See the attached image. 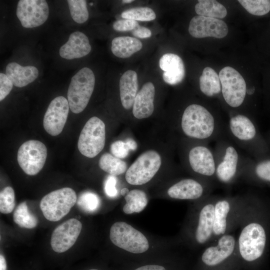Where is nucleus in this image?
Masks as SVG:
<instances>
[{
	"label": "nucleus",
	"mask_w": 270,
	"mask_h": 270,
	"mask_svg": "<svg viewBox=\"0 0 270 270\" xmlns=\"http://www.w3.org/2000/svg\"><path fill=\"white\" fill-rule=\"evenodd\" d=\"M246 200L247 194H210L196 202L183 229L184 240L192 248H204L232 232L238 226Z\"/></svg>",
	"instance_id": "1"
},
{
	"label": "nucleus",
	"mask_w": 270,
	"mask_h": 270,
	"mask_svg": "<svg viewBox=\"0 0 270 270\" xmlns=\"http://www.w3.org/2000/svg\"><path fill=\"white\" fill-rule=\"evenodd\" d=\"M238 228V253L240 268H248L260 259L266 244L264 226L258 221L254 200L247 194V201Z\"/></svg>",
	"instance_id": "2"
},
{
	"label": "nucleus",
	"mask_w": 270,
	"mask_h": 270,
	"mask_svg": "<svg viewBox=\"0 0 270 270\" xmlns=\"http://www.w3.org/2000/svg\"><path fill=\"white\" fill-rule=\"evenodd\" d=\"M179 125L187 138L208 144L226 134V122L207 107L198 104L185 108Z\"/></svg>",
	"instance_id": "3"
},
{
	"label": "nucleus",
	"mask_w": 270,
	"mask_h": 270,
	"mask_svg": "<svg viewBox=\"0 0 270 270\" xmlns=\"http://www.w3.org/2000/svg\"><path fill=\"white\" fill-rule=\"evenodd\" d=\"M200 270H230L239 268L237 237L230 232L204 247L200 257Z\"/></svg>",
	"instance_id": "4"
},
{
	"label": "nucleus",
	"mask_w": 270,
	"mask_h": 270,
	"mask_svg": "<svg viewBox=\"0 0 270 270\" xmlns=\"http://www.w3.org/2000/svg\"><path fill=\"white\" fill-rule=\"evenodd\" d=\"M216 180L230 186L240 178L244 156L227 134L216 141Z\"/></svg>",
	"instance_id": "5"
},
{
	"label": "nucleus",
	"mask_w": 270,
	"mask_h": 270,
	"mask_svg": "<svg viewBox=\"0 0 270 270\" xmlns=\"http://www.w3.org/2000/svg\"><path fill=\"white\" fill-rule=\"evenodd\" d=\"M230 114L226 123L228 136L238 147L254 154L258 134L254 122L246 114L234 112Z\"/></svg>",
	"instance_id": "6"
},
{
	"label": "nucleus",
	"mask_w": 270,
	"mask_h": 270,
	"mask_svg": "<svg viewBox=\"0 0 270 270\" xmlns=\"http://www.w3.org/2000/svg\"><path fill=\"white\" fill-rule=\"evenodd\" d=\"M188 166L196 178L214 184L216 182V158L208 143L196 140L188 151Z\"/></svg>",
	"instance_id": "7"
},
{
	"label": "nucleus",
	"mask_w": 270,
	"mask_h": 270,
	"mask_svg": "<svg viewBox=\"0 0 270 270\" xmlns=\"http://www.w3.org/2000/svg\"><path fill=\"white\" fill-rule=\"evenodd\" d=\"M94 84V74L88 68H83L72 77L67 97L72 112L79 114L84 110L93 92Z\"/></svg>",
	"instance_id": "8"
},
{
	"label": "nucleus",
	"mask_w": 270,
	"mask_h": 270,
	"mask_svg": "<svg viewBox=\"0 0 270 270\" xmlns=\"http://www.w3.org/2000/svg\"><path fill=\"white\" fill-rule=\"evenodd\" d=\"M110 238L114 246L132 254H142L150 248V242L146 236L124 221H118L112 224L110 230Z\"/></svg>",
	"instance_id": "9"
},
{
	"label": "nucleus",
	"mask_w": 270,
	"mask_h": 270,
	"mask_svg": "<svg viewBox=\"0 0 270 270\" xmlns=\"http://www.w3.org/2000/svg\"><path fill=\"white\" fill-rule=\"evenodd\" d=\"M77 201L75 191L70 188L54 190L41 200L40 206L44 218L51 222H57L66 216Z\"/></svg>",
	"instance_id": "10"
},
{
	"label": "nucleus",
	"mask_w": 270,
	"mask_h": 270,
	"mask_svg": "<svg viewBox=\"0 0 270 270\" xmlns=\"http://www.w3.org/2000/svg\"><path fill=\"white\" fill-rule=\"evenodd\" d=\"M222 94L224 102L232 108L241 106L245 100L248 90L242 76L233 68L227 66L219 73Z\"/></svg>",
	"instance_id": "11"
},
{
	"label": "nucleus",
	"mask_w": 270,
	"mask_h": 270,
	"mask_svg": "<svg viewBox=\"0 0 270 270\" xmlns=\"http://www.w3.org/2000/svg\"><path fill=\"white\" fill-rule=\"evenodd\" d=\"M106 142V126L98 118H90L80 134L78 148L83 156L93 158L103 150Z\"/></svg>",
	"instance_id": "12"
},
{
	"label": "nucleus",
	"mask_w": 270,
	"mask_h": 270,
	"mask_svg": "<svg viewBox=\"0 0 270 270\" xmlns=\"http://www.w3.org/2000/svg\"><path fill=\"white\" fill-rule=\"evenodd\" d=\"M161 164V157L157 152L146 151L128 168L125 174L126 180L131 185L146 184L154 177Z\"/></svg>",
	"instance_id": "13"
},
{
	"label": "nucleus",
	"mask_w": 270,
	"mask_h": 270,
	"mask_svg": "<svg viewBox=\"0 0 270 270\" xmlns=\"http://www.w3.org/2000/svg\"><path fill=\"white\" fill-rule=\"evenodd\" d=\"M47 156L46 146L42 142L31 140L24 142L18 152L17 160L28 175L34 176L43 168Z\"/></svg>",
	"instance_id": "14"
},
{
	"label": "nucleus",
	"mask_w": 270,
	"mask_h": 270,
	"mask_svg": "<svg viewBox=\"0 0 270 270\" xmlns=\"http://www.w3.org/2000/svg\"><path fill=\"white\" fill-rule=\"evenodd\" d=\"M214 184L198 178H185L172 184L166 193L171 198L200 200L211 194Z\"/></svg>",
	"instance_id": "15"
},
{
	"label": "nucleus",
	"mask_w": 270,
	"mask_h": 270,
	"mask_svg": "<svg viewBox=\"0 0 270 270\" xmlns=\"http://www.w3.org/2000/svg\"><path fill=\"white\" fill-rule=\"evenodd\" d=\"M49 14L48 4L44 0H20L16 8V16L22 26L32 28L42 25Z\"/></svg>",
	"instance_id": "16"
},
{
	"label": "nucleus",
	"mask_w": 270,
	"mask_h": 270,
	"mask_svg": "<svg viewBox=\"0 0 270 270\" xmlns=\"http://www.w3.org/2000/svg\"><path fill=\"white\" fill-rule=\"evenodd\" d=\"M82 229V224L74 218L58 225L54 230L50 238V246L56 253H63L76 243Z\"/></svg>",
	"instance_id": "17"
},
{
	"label": "nucleus",
	"mask_w": 270,
	"mask_h": 270,
	"mask_svg": "<svg viewBox=\"0 0 270 270\" xmlns=\"http://www.w3.org/2000/svg\"><path fill=\"white\" fill-rule=\"evenodd\" d=\"M70 106L68 100L58 96L50 102L43 119L45 130L52 136L60 134L66 122Z\"/></svg>",
	"instance_id": "18"
},
{
	"label": "nucleus",
	"mask_w": 270,
	"mask_h": 270,
	"mask_svg": "<svg viewBox=\"0 0 270 270\" xmlns=\"http://www.w3.org/2000/svg\"><path fill=\"white\" fill-rule=\"evenodd\" d=\"M188 32L195 38H222L228 34V27L222 20L198 15L191 19Z\"/></svg>",
	"instance_id": "19"
},
{
	"label": "nucleus",
	"mask_w": 270,
	"mask_h": 270,
	"mask_svg": "<svg viewBox=\"0 0 270 270\" xmlns=\"http://www.w3.org/2000/svg\"><path fill=\"white\" fill-rule=\"evenodd\" d=\"M160 68L164 71L162 78L165 82L176 85L181 82L185 76V68L182 58L172 53L164 54L159 60Z\"/></svg>",
	"instance_id": "20"
},
{
	"label": "nucleus",
	"mask_w": 270,
	"mask_h": 270,
	"mask_svg": "<svg viewBox=\"0 0 270 270\" xmlns=\"http://www.w3.org/2000/svg\"><path fill=\"white\" fill-rule=\"evenodd\" d=\"M90 50L91 46L87 36L76 31L72 33L67 42L60 48L59 54L62 58L72 60L84 57Z\"/></svg>",
	"instance_id": "21"
},
{
	"label": "nucleus",
	"mask_w": 270,
	"mask_h": 270,
	"mask_svg": "<svg viewBox=\"0 0 270 270\" xmlns=\"http://www.w3.org/2000/svg\"><path fill=\"white\" fill-rule=\"evenodd\" d=\"M155 88L151 82L144 84L138 92L132 106L134 116L138 119L148 118L154 110Z\"/></svg>",
	"instance_id": "22"
},
{
	"label": "nucleus",
	"mask_w": 270,
	"mask_h": 270,
	"mask_svg": "<svg viewBox=\"0 0 270 270\" xmlns=\"http://www.w3.org/2000/svg\"><path fill=\"white\" fill-rule=\"evenodd\" d=\"M240 178L247 182L258 179L270 182V159L254 162L244 156Z\"/></svg>",
	"instance_id": "23"
},
{
	"label": "nucleus",
	"mask_w": 270,
	"mask_h": 270,
	"mask_svg": "<svg viewBox=\"0 0 270 270\" xmlns=\"http://www.w3.org/2000/svg\"><path fill=\"white\" fill-rule=\"evenodd\" d=\"M6 74L14 86L22 88L33 82L38 78V70L32 66H24L16 62H12L6 66Z\"/></svg>",
	"instance_id": "24"
},
{
	"label": "nucleus",
	"mask_w": 270,
	"mask_h": 270,
	"mask_svg": "<svg viewBox=\"0 0 270 270\" xmlns=\"http://www.w3.org/2000/svg\"><path fill=\"white\" fill-rule=\"evenodd\" d=\"M121 103L126 110L130 109L138 94V80L136 72L128 70L121 76L119 82Z\"/></svg>",
	"instance_id": "25"
},
{
	"label": "nucleus",
	"mask_w": 270,
	"mask_h": 270,
	"mask_svg": "<svg viewBox=\"0 0 270 270\" xmlns=\"http://www.w3.org/2000/svg\"><path fill=\"white\" fill-rule=\"evenodd\" d=\"M142 47V42L136 38L123 36L114 38L112 42L111 50L120 58H128Z\"/></svg>",
	"instance_id": "26"
},
{
	"label": "nucleus",
	"mask_w": 270,
	"mask_h": 270,
	"mask_svg": "<svg viewBox=\"0 0 270 270\" xmlns=\"http://www.w3.org/2000/svg\"><path fill=\"white\" fill-rule=\"evenodd\" d=\"M200 92L206 96L212 98L220 94L222 90L219 75L210 67H206L200 77Z\"/></svg>",
	"instance_id": "27"
},
{
	"label": "nucleus",
	"mask_w": 270,
	"mask_h": 270,
	"mask_svg": "<svg viewBox=\"0 0 270 270\" xmlns=\"http://www.w3.org/2000/svg\"><path fill=\"white\" fill-rule=\"evenodd\" d=\"M124 199L126 202L122 207V210L126 214L142 212L148 203L146 192L138 189L129 190L124 196Z\"/></svg>",
	"instance_id": "28"
},
{
	"label": "nucleus",
	"mask_w": 270,
	"mask_h": 270,
	"mask_svg": "<svg viewBox=\"0 0 270 270\" xmlns=\"http://www.w3.org/2000/svg\"><path fill=\"white\" fill-rule=\"evenodd\" d=\"M196 12L198 15L214 18H223L227 14L226 8L214 0H200L196 4Z\"/></svg>",
	"instance_id": "29"
},
{
	"label": "nucleus",
	"mask_w": 270,
	"mask_h": 270,
	"mask_svg": "<svg viewBox=\"0 0 270 270\" xmlns=\"http://www.w3.org/2000/svg\"><path fill=\"white\" fill-rule=\"evenodd\" d=\"M98 166L102 170L114 176L122 174L128 170L125 162L108 152L101 156Z\"/></svg>",
	"instance_id": "30"
},
{
	"label": "nucleus",
	"mask_w": 270,
	"mask_h": 270,
	"mask_svg": "<svg viewBox=\"0 0 270 270\" xmlns=\"http://www.w3.org/2000/svg\"><path fill=\"white\" fill-rule=\"evenodd\" d=\"M13 220L19 226L24 228H34L38 224L37 217L29 210L26 202L20 204L16 208Z\"/></svg>",
	"instance_id": "31"
},
{
	"label": "nucleus",
	"mask_w": 270,
	"mask_h": 270,
	"mask_svg": "<svg viewBox=\"0 0 270 270\" xmlns=\"http://www.w3.org/2000/svg\"><path fill=\"white\" fill-rule=\"evenodd\" d=\"M121 16L124 19L140 21H150L154 20L156 15L150 8L146 6L136 7L124 10Z\"/></svg>",
	"instance_id": "32"
},
{
	"label": "nucleus",
	"mask_w": 270,
	"mask_h": 270,
	"mask_svg": "<svg viewBox=\"0 0 270 270\" xmlns=\"http://www.w3.org/2000/svg\"><path fill=\"white\" fill-rule=\"evenodd\" d=\"M67 2L71 16L75 22L82 24L88 20L89 14L86 0H68Z\"/></svg>",
	"instance_id": "33"
},
{
	"label": "nucleus",
	"mask_w": 270,
	"mask_h": 270,
	"mask_svg": "<svg viewBox=\"0 0 270 270\" xmlns=\"http://www.w3.org/2000/svg\"><path fill=\"white\" fill-rule=\"evenodd\" d=\"M238 2L253 15L264 16L270 11V0H238Z\"/></svg>",
	"instance_id": "34"
},
{
	"label": "nucleus",
	"mask_w": 270,
	"mask_h": 270,
	"mask_svg": "<svg viewBox=\"0 0 270 270\" xmlns=\"http://www.w3.org/2000/svg\"><path fill=\"white\" fill-rule=\"evenodd\" d=\"M77 203L78 206L84 211L92 212L98 208L100 200L96 194L90 192H86L80 196Z\"/></svg>",
	"instance_id": "35"
},
{
	"label": "nucleus",
	"mask_w": 270,
	"mask_h": 270,
	"mask_svg": "<svg viewBox=\"0 0 270 270\" xmlns=\"http://www.w3.org/2000/svg\"><path fill=\"white\" fill-rule=\"evenodd\" d=\"M15 206V194L10 186L4 188L0 192V212L8 214L12 212Z\"/></svg>",
	"instance_id": "36"
},
{
	"label": "nucleus",
	"mask_w": 270,
	"mask_h": 270,
	"mask_svg": "<svg viewBox=\"0 0 270 270\" xmlns=\"http://www.w3.org/2000/svg\"><path fill=\"white\" fill-rule=\"evenodd\" d=\"M130 149L126 140H118L112 142L110 146L112 154L120 159L126 158L128 154Z\"/></svg>",
	"instance_id": "37"
},
{
	"label": "nucleus",
	"mask_w": 270,
	"mask_h": 270,
	"mask_svg": "<svg viewBox=\"0 0 270 270\" xmlns=\"http://www.w3.org/2000/svg\"><path fill=\"white\" fill-rule=\"evenodd\" d=\"M138 24V22L136 20L124 19L114 22L112 26L116 31L128 32L133 30Z\"/></svg>",
	"instance_id": "38"
},
{
	"label": "nucleus",
	"mask_w": 270,
	"mask_h": 270,
	"mask_svg": "<svg viewBox=\"0 0 270 270\" xmlns=\"http://www.w3.org/2000/svg\"><path fill=\"white\" fill-rule=\"evenodd\" d=\"M13 84L6 74L0 73V100H2L10 92Z\"/></svg>",
	"instance_id": "39"
},
{
	"label": "nucleus",
	"mask_w": 270,
	"mask_h": 270,
	"mask_svg": "<svg viewBox=\"0 0 270 270\" xmlns=\"http://www.w3.org/2000/svg\"><path fill=\"white\" fill-rule=\"evenodd\" d=\"M116 179L115 176L110 175L108 176L104 184L105 192L108 196L113 198L116 196Z\"/></svg>",
	"instance_id": "40"
},
{
	"label": "nucleus",
	"mask_w": 270,
	"mask_h": 270,
	"mask_svg": "<svg viewBox=\"0 0 270 270\" xmlns=\"http://www.w3.org/2000/svg\"><path fill=\"white\" fill-rule=\"evenodd\" d=\"M132 33L135 37L140 38H148L152 36V32L150 29L139 24L132 31Z\"/></svg>",
	"instance_id": "41"
},
{
	"label": "nucleus",
	"mask_w": 270,
	"mask_h": 270,
	"mask_svg": "<svg viewBox=\"0 0 270 270\" xmlns=\"http://www.w3.org/2000/svg\"><path fill=\"white\" fill-rule=\"evenodd\" d=\"M134 270H166V269L164 266L158 264H146Z\"/></svg>",
	"instance_id": "42"
},
{
	"label": "nucleus",
	"mask_w": 270,
	"mask_h": 270,
	"mask_svg": "<svg viewBox=\"0 0 270 270\" xmlns=\"http://www.w3.org/2000/svg\"><path fill=\"white\" fill-rule=\"evenodd\" d=\"M0 270H8L6 258L2 254H0Z\"/></svg>",
	"instance_id": "43"
},
{
	"label": "nucleus",
	"mask_w": 270,
	"mask_h": 270,
	"mask_svg": "<svg viewBox=\"0 0 270 270\" xmlns=\"http://www.w3.org/2000/svg\"><path fill=\"white\" fill-rule=\"evenodd\" d=\"M126 141L128 144L130 150H135L136 149L138 145L134 140L131 138H128L126 140Z\"/></svg>",
	"instance_id": "44"
},
{
	"label": "nucleus",
	"mask_w": 270,
	"mask_h": 270,
	"mask_svg": "<svg viewBox=\"0 0 270 270\" xmlns=\"http://www.w3.org/2000/svg\"><path fill=\"white\" fill-rule=\"evenodd\" d=\"M128 192V190L124 188L122 189L120 191V194L122 196H125Z\"/></svg>",
	"instance_id": "45"
},
{
	"label": "nucleus",
	"mask_w": 270,
	"mask_h": 270,
	"mask_svg": "<svg viewBox=\"0 0 270 270\" xmlns=\"http://www.w3.org/2000/svg\"><path fill=\"white\" fill-rule=\"evenodd\" d=\"M134 0H123L122 2L123 3H130L132 2Z\"/></svg>",
	"instance_id": "46"
},
{
	"label": "nucleus",
	"mask_w": 270,
	"mask_h": 270,
	"mask_svg": "<svg viewBox=\"0 0 270 270\" xmlns=\"http://www.w3.org/2000/svg\"><path fill=\"white\" fill-rule=\"evenodd\" d=\"M240 269H241L240 268H234L230 270H240Z\"/></svg>",
	"instance_id": "47"
},
{
	"label": "nucleus",
	"mask_w": 270,
	"mask_h": 270,
	"mask_svg": "<svg viewBox=\"0 0 270 270\" xmlns=\"http://www.w3.org/2000/svg\"><path fill=\"white\" fill-rule=\"evenodd\" d=\"M87 270H100L98 269V268H92L88 269Z\"/></svg>",
	"instance_id": "48"
}]
</instances>
